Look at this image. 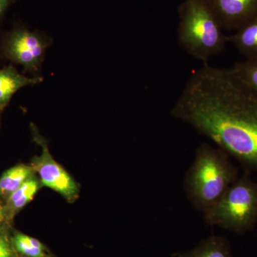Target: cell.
Masks as SVG:
<instances>
[{
	"label": "cell",
	"mask_w": 257,
	"mask_h": 257,
	"mask_svg": "<svg viewBox=\"0 0 257 257\" xmlns=\"http://www.w3.org/2000/svg\"><path fill=\"white\" fill-rule=\"evenodd\" d=\"M40 189V182L33 176L28 179L7 199L6 207L8 213L15 214L31 202Z\"/></svg>",
	"instance_id": "7c38bea8"
},
{
	"label": "cell",
	"mask_w": 257,
	"mask_h": 257,
	"mask_svg": "<svg viewBox=\"0 0 257 257\" xmlns=\"http://www.w3.org/2000/svg\"><path fill=\"white\" fill-rule=\"evenodd\" d=\"M178 13L177 41L189 55L207 64L209 59L224 52L229 37L206 0H184Z\"/></svg>",
	"instance_id": "3957f363"
},
{
	"label": "cell",
	"mask_w": 257,
	"mask_h": 257,
	"mask_svg": "<svg viewBox=\"0 0 257 257\" xmlns=\"http://www.w3.org/2000/svg\"><path fill=\"white\" fill-rule=\"evenodd\" d=\"M15 0H0V21L3 18L8 8L15 3Z\"/></svg>",
	"instance_id": "2e32d148"
},
{
	"label": "cell",
	"mask_w": 257,
	"mask_h": 257,
	"mask_svg": "<svg viewBox=\"0 0 257 257\" xmlns=\"http://www.w3.org/2000/svg\"><path fill=\"white\" fill-rule=\"evenodd\" d=\"M236 159L257 172V93L231 68L208 64L194 71L171 111Z\"/></svg>",
	"instance_id": "6da1fadb"
},
{
	"label": "cell",
	"mask_w": 257,
	"mask_h": 257,
	"mask_svg": "<svg viewBox=\"0 0 257 257\" xmlns=\"http://www.w3.org/2000/svg\"><path fill=\"white\" fill-rule=\"evenodd\" d=\"M229 42L246 60L257 59V16L229 36Z\"/></svg>",
	"instance_id": "9c48e42d"
},
{
	"label": "cell",
	"mask_w": 257,
	"mask_h": 257,
	"mask_svg": "<svg viewBox=\"0 0 257 257\" xmlns=\"http://www.w3.org/2000/svg\"><path fill=\"white\" fill-rule=\"evenodd\" d=\"M0 257H13V251L9 240L0 235Z\"/></svg>",
	"instance_id": "9a60e30c"
},
{
	"label": "cell",
	"mask_w": 257,
	"mask_h": 257,
	"mask_svg": "<svg viewBox=\"0 0 257 257\" xmlns=\"http://www.w3.org/2000/svg\"><path fill=\"white\" fill-rule=\"evenodd\" d=\"M229 155L219 147L203 143L184 178V191L192 207L207 214L238 178Z\"/></svg>",
	"instance_id": "7a4b0ae2"
},
{
	"label": "cell",
	"mask_w": 257,
	"mask_h": 257,
	"mask_svg": "<svg viewBox=\"0 0 257 257\" xmlns=\"http://www.w3.org/2000/svg\"><path fill=\"white\" fill-rule=\"evenodd\" d=\"M50 39L40 32L16 28L3 37L0 52L4 58L23 66L27 72H38L44 60Z\"/></svg>",
	"instance_id": "5b68a950"
},
{
	"label": "cell",
	"mask_w": 257,
	"mask_h": 257,
	"mask_svg": "<svg viewBox=\"0 0 257 257\" xmlns=\"http://www.w3.org/2000/svg\"><path fill=\"white\" fill-rule=\"evenodd\" d=\"M35 138L42 145V153L32 161L34 172L38 173L43 185L60 193L69 202H74L79 196L78 186L63 167L52 158L45 140L39 135H35Z\"/></svg>",
	"instance_id": "8992f818"
},
{
	"label": "cell",
	"mask_w": 257,
	"mask_h": 257,
	"mask_svg": "<svg viewBox=\"0 0 257 257\" xmlns=\"http://www.w3.org/2000/svg\"><path fill=\"white\" fill-rule=\"evenodd\" d=\"M231 69L246 85L257 93V59L236 62Z\"/></svg>",
	"instance_id": "5bb4252c"
},
{
	"label": "cell",
	"mask_w": 257,
	"mask_h": 257,
	"mask_svg": "<svg viewBox=\"0 0 257 257\" xmlns=\"http://www.w3.org/2000/svg\"><path fill=\"white\" fill-rule=\"evenodd\" d=\"M175 257H234L229 241L222 236H212L203 239L195 247L186 252L175 253Z\"/></svg>",
	"instance_id": "30bf717a"
},
{
	"label": "cell",
	"mask_w": 257,
	"mask_h": 257,
	"mask_svg": "<svg viewBox=\"0 0 257 257\" xmlns=\"http://www.w3.org/2000/svg\"><path fill=\"white\" fill-rule=\"evenodd\" d=\"M42 77H25L10 65L0 69V111L3 110L13 95L22 88L35 85L42 82Z\"/></svg>",
	"instance_id": "ba28073f"
},
{
	"label": "cell",
	"mask_w": 257,
	"mask_h": 257,
	"mask_svg": "<svg viewBox=\"0 0 257 257\" xmlns=\"http://www.w3.org/2000/svg\"><path fill=\"white\" fill-rule=\"evenodd\" d=\"M224 31H236L257 16V0H206Z\"/></svg>",
	"instance_id": "52a82bcc"
},
{
	"label": "cell",
	"mask_w": 257,
	"mask_h": 257,
	"mask_svg": "<svg viewBox=\"0 0 257 257\" xmlns=\"http://www.w3.org/2000/svg\"><path fill=\"white\" fill-rule=\"evenodd\" d=\"M31 166L20 165L10 169L0 177V197L8 198L33 176Z\"/></svg>",
	"instance_id": "8fae6325"
},
{
	"label": "cell",
	"mask_w": 257,
	"mask_h": 257,
	"mask_svg": "<svg viewBox=\"0 0 257 257\" xmlns=\"http://www.w3.org/2000/svg\"><path fill=\"white\" fill-rule=\"evenodd\" d=\"M9 216V213H8V209H7L6 206L3 205L0 202V228L4 225L7 218Z\"/></svg>",
	"instance_id": "e0dca14e"
},
{
	"label": "cell",
	"mask_w": 257,
	"mask_h": 257,
	"mask_svg": "<svg viewBox=\"0 0 257 257\" xmlns=\"http://www.w3.org/2000/svg\"><path fill=\"white\" fill-rule=\"evenodd\" d=\"M203 216L207 224L238 234L251 229L257 222L256 182L251 181L247 173L238 177Z\"/></svg>",
	"instance_id": "277c9868"
},
{
	"label": "cell",
	"mask_w": 257,
	"mask_h": 257,
	"mask_svg": "<svg viewBox=\"0 0 257 257\" xmlns=\"http://www.w3.org/2000/svg\"><path fill=\"white\" fill-rule=\"evenodd\" d=\"M13 244L18 252L28 257H44L45 246L39 240L23 234L15 235Z\"/></svg>",
	"instance_id": "4fadbf2b"
}]
</instances>
